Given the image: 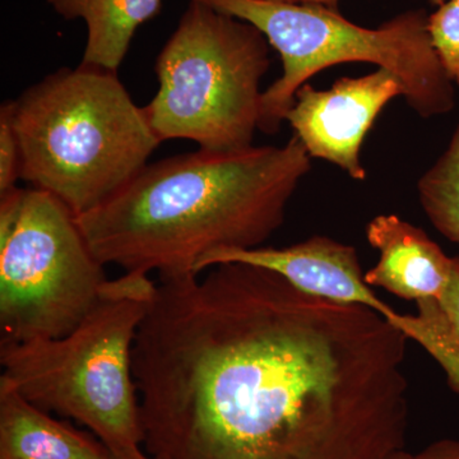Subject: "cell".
<instances>
[{
    "mask_svg": "<svg viewBox=\"0 0 459 459\" xmlns=\"http://www.w3.org/2000/svg\"><path fill=\"white\" fill-rule=\"evenodd\" d=\"M407 341L376 310L246 263L159 276L133 351L144 448L160 459H394L409 428Z\"/></svg>",
    "mask_w": 459,
    "mask_h": 459,
    "instance_id": "cell-1",
    "label": "cell"
},
{
    "mask_svg": "<svg viewBox=\"0 0 459 459\" xmlns=\"http://www.w3.org/2000/svg\"><path fill=\"white\" fill-rule=\"evenodd\" d=\"M310 169L296 134L281 147L199 148L148 164L77 221L104 265L197 274L195 265L214 250L262 247L285 222L290 199Z\"/></svg>",
    "mask_w": 459,
    "mask_h": 459,
    "instance_id": "cell-2",
    "label": "cell"
},
{
    "mask_svg": "<svg viewBox=\"0 0 459 459\" xmlns=\"http://www.w3.org/2000/svg\"><path fill=\"white\" fill-rule=\"evenodd\" d=\"M21 179L80 216L113 197L162 143L117 74L63 68L5 102Z\"/></svg>",
    "mask_w": 459,
    "mask_h": 459,
    "instance_id": "cell-3",
    "label": "cell"
},
{
    "mask_svg": "<svg viewBox=\"0 0 459 459\" xmlns=\"http://www.w3.org/2000/svg\"><path fill=\"white\" fill-rule=\"evenodd\" d=\"M147 273L108 280L82 322L59 338L0 344V382L89 429L108 451L143 446L133 351L155 296Z\"/></svg>",
    "mask_w": 459,
    "mask_h": 459,
    "instance_id": "cell-4",
    "label": "cell"
},
{
    "mask_svg": "<svg viewBox=\"0 0 459 459\" xmlns=\"http://www.w3.org/2000/svg\"><path fill=\"white\" fill-rule=\"evenodd\" d=\"M252 23L279 51L283 74L263 91L259 131L276 134L310 77L341 63H371L397 75L407 104L422 117L448 114L455 87L444 72L424 11H410L377 29L350 22L337 9L265 0H195Z\"/></svg>",
    "mask_w": 459,
    "mask_h": 459,
    "instance_id": "cell-5",
    "label": "cell"
},
{
    "mask_svg": "<svg viewBox=\"0 0 459 459\" xmlns=\"http://www.w3.org/2000/svg\"><path fill=\"white\" fill-rule=\"evenodd\" d=\"M270 47L252 23L189 0L157 57L159 90L143 107L159 140L217 152L253 147Z\"/></svg>",
    "mask_w": 459,
    "mask_h": 459,
    "instance_id": "cell-6",
    "label": "cell"
},
{
    "mask_svg": "<svg viewBox=\"0 0 459 459\" xmlns=\"http://www.w3.org/2000/svg\"><path fill=\"white\" fill-rule=\"evenodd\" d=\"M104 267L62 201L18 186L0 195V344L74 331L104 291Z\"/></svg>",
    "mask_w": 459,
    "mask_h": 459,
    "instance_id": "cell-7",
    "label": "cell"
},
{
    "mask_svg": "<svg viewBox=\"0 0 459 459\" xmlns=\"http://www.w3.org/2000/svg\"><path fill=\"white\" fill-rule=\"evenodd\" d=\"M397 96H403L401 80L385 68L340 78L325 91L305 83L286 120L310 157L337 165L361 181L367 179L360 162L362 142L383 108Z\"/></svg>",
    "mask_w": 459,
    "mask_h": 459,
    "instance_id": "cell-8",
    "label": "cell"
},
{
    "mask_svg": "<svg viewBox=\"0 0 459 459\" xmlns=\"http://www.w3.org/2000/svg\"><path fill=\"white\" fill-rule=\"evenodd\" d=\"M223 263H246L274 272L300 291L336 303L369 307L394 325L401 318V314L377 298L365 282L355 247L329 238L314 237L281 249L214 250L198 262L195 273Z\"/></svg>",
    "mask_w": 459,
    "mask_h": 459,
    "instance_id": "cell-9",
    "label": "cell"
},
{
    "mask_svg": "<svg viewBox=\"0 0 459 459\" xmlns=\"http://www.w3.org/2000/svg\"><path fill=\"white\" fill-rule=\"evenodd\" d=\"M367 238L380 253L376 267L364 274L368 285L416 303L439 300L451 279L455 258H449L427 232L395 214H382L367 226Z\"/></svg>",
    "mask_w": 459,
    "mask_h": 459,
    "instance_id": "cell-10",
    "label": "cell"
},
{
    "mask_svg": "<svg viewBox=\"0 0 459 459\" xmlns=\"http://www.w3.org/2000/svg\"><path fill=\"white\" fill-rule=\"evenodd\" d=\"M108 458V446L95 434L54 419L0 382V459Z\"/></svg>",
    "mask_w": 459,
    "mask_h": 459,
    "instance_id": "cell-11",
    "label": "cell"
},
{
    "mask_svg": "<svg viewBox=\"0 0 459 459\" xmlns=\"http://www.w3.org/2000/svg\"><path fill=\"white\" fill-rule=\"evenodd\" d=\"M65 20L82 18L87 44L81 65L117 74L135 31L157 16L161 0H48Z\"/></svg>",
    "mask_w": 459,
    "mask_h": 459,
    "instance_id": "cell-12",
    "label": "cell"
},
{
    "mask_svg": "<svg viewBox=\"0 0 459 459\" xmlns=\"http://www.w3.org/2000/svg\"><path fill=\"white\" fill-rule=\"evenodd\" d=\"M418 316H407L403 333L421 344L439 362L449 385L459 394V343L453 336L446 314L435 299L418 301Z\"/></svg>",
    "mask_w": 459,
    "mask_h": 459,
    "instance_id": "cell-13",
    "label": "cell"
},
{
    "mask_svg": "<svg viewBox=\"0 0 459 459\" xmlns=\"http://www.w3.org/2000/svg\"><path fill=\"white\" fill-rule=\"evenodd\" d=\"M429 32L444 72L459 84V4L446 0L429 16Z\"/></svg>",
    "mask_w": 459,
    "mask_h": 459,
    "instance_id": "cell-14",
    "label": "cell"
},
{
    "mask_svg": "<svg viewBox=\"0 0 459 459\" xmlns=\"http://www.w3.org/2000/svg\"><path fill=\"white\" fill-rule=\"evenodd\" d=\"M21 179V148L7 104L0 108V195L16 188Z\"/></svg>",
    "mask_w": 459,
    "mask_h": 459,
    "instance_id": "cell-15",
    "label": "cell"
},
{
    "mask_svg": "<svg viewBox=\"0 0 459 459\" xmlns=\"http://www.w3.org/2000/svg\"><path fill=\"white\" fill-rule=\"evenodd\" d=\"M437 301L446 314L453 336L459 343V256H455L453 262L451 279Z\"/></svg>",
    "mask_w": 459,
    "mask_h": 459,
    "instance_id": "cell-16",
    "label": "cell"
},
{
    "mask_svg": "<svg viewBox=\"0 0 459 459\" xmlns=\"http://www.w3.org/2000/svg\"><path fill=\"white\" fill-rule=\"evenodd\" d=\"M415 459H459V440L443 439L415 455Z\"/></svg>",
    "mask_w": 459,
    "mask_h": 459,
    "instance_id": "cell-17",
    "label": "cell"
},
{
    "mask_svg": "<svg viewBox=\"0 0 459 459\" xmlns=\"http://www.w3.org/2000/svg\"><path fill=\"white\" fill-rule=\"evenodd\" d=\"M108 459H160L150 453L143 452L141 446H129V448L117 449V451H108Z\"/></svg>",
    "mask_w": 459,
    "mask_h": 459,
    "instance_id": "cell-18",
    "label": "cell"
},
{
    "mask_svg": "<svg viewBox=\"0 0 459 459\" xmlns=\"http://www.w3.org/2000/svg\"><path fill=\"white\" fill-rule=\"evenodd\" d=\"M265 2L285 3V4H319L337 9L338 0H265Z\"/></svg>",
    "mask_w": 459,
    "mask_h": 459,
    "instance_id": "cell-19",
    "label": "cell"
},
{
    "mask_svg": "<svg viewBox=\"0 0 459 459\" xmlns=\"http://www.w3.org/2000/svg\"><path fill=\"white\" fill-rule=\"evenodd\" d=\"M394 459H415V455H411V453L403 451L401 452L400 455H395Z\"/></svg>",
    "mask_w": 459,
    "mask_h": 459,
    "instance_id": "cell-20",
    "label": "cell"
},
{
    "mask_svg": "<svg viewBox=\"0 0 459 459\" xmlns=\"http://www.w3.org/2000/svg\"><path fill=\"white\" fill-rule=\"evenodd\" d=\"M428 2L431 3V4L437 5V7H440V5L444 4L446 0H428Z\"/></svg>",
    "mask_w": 459,
    "mask_h": 459,
    "instance_id": "cell-21",
    "label": "cell"
},
{
    "mask_svg": "<svg viewBox=\"0 0 459 459\" xmlns=\"http://www.w3.org/2000/svg\"><path fill=\"white\" fill-rule=\"evenodd\" d=\"M455 2H457V3H458V4H459V0H455Z\"/></svg>",
    "mask_w": 459,
    "mask_h": 459,
    "instance_id": "cell-22",
    "label": "cell"
}]
</instances>
